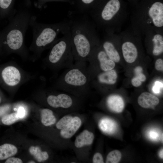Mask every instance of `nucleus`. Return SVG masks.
<instances>
[{
	"label": "nucleus",
	"mask_w": 163,
	"mask_h": 163,
	"mask_svg": "<svg viewBox=\"0 0 163 163\" xmlns=\"http://www.w3.org/2000/svg\"><path fill=\"white\" fill-rule=\"evenodd\" d=\"M162 86V84L159 82L157 81L155 82V84L152 88L153 91L155 93H159L160 91V88Z\"/></svg>",
	"instance_id": "obj_30"
},
{
	"label": "nucleus",
	"mask_w": 163,
	"mask_h": 163,
	"mask_svg": "<svg viewBox=\"0 0 163 163\" xmlns=\"http://www.w3.org/2000/svg\"><path fill=\"white\" fill-rule=\"evenodd\" d=\"M136 74L135 77L140 80L142 82H145L146 79L145 75L142 73V68L140 66L136 67L134 70Z\"/></svg>",
	"instance_id": "obj_26"
},
{
	"label": "nucleus",
	"mask_w": 163,
	"mask_h": 163,
	"mask_svg": "<svg viewBox=\"0 0 163 163\" xmlns=\"http://www.w3.org/2000/svg\"><path fill=\"white\" fill-rule=\"evenodd\" d=\"M137 101L139 104L144 108L153 107L159 103L157 97L148 92L141 94L138 97Z\"/></svg>",
	"instance_id": "obj_14"
},
{
	"label": "nucleus",
	"mask_w": 163,
	"mask_h": 163,
	"mask_svg": "<svg viewBox=\"0 0 163 163\" xmlns=\"http://www.w3.org/2000/svg\"><path fill=\"white\" fill-rule=\"evenodd\" d=\"M145 43L151 47V53L155 56L163 52V32L151 30L146 32L144 36Z\"/></svg>",
	"instance_id": "obj_10"
},
{
	"label": "nucleus",
	"mask_w": 163,
	"mask_h": 163,
	"mask_svg": "<svg viewBox=\"0 0 163 163\" xmlns=\"http://www.w3.org/2000/svg\"><path fill=\"white\" fill-rule=\"evenodd\" d=\"M90 13L96 27L119 33L127 19L128 4L124 0H103Z\"/></svg>",
	"instance_id": "obj_3"
},
{
	"label": "nucleus",
	"mask_w": 163,
	"mask_h": 163,
	"mask_svg": "<svg viewBox=\"0 0 163 163\" xmlns=\"http://www.w3.org/2000/svg\"><path fill=\"white\" fill-rule=\"evenodd\" d=\"M50 0H37V7L39 8H41L43 5L46 2ZM54 1H58L59 0H52Z\"/></svg>",
	"instance_id": "obj_34"
},
{
	"label": "nucleus",
	"mask_w": 163,
	"mask_h": 163,
	"mask_svg": "<svg viewBox=\"0 0 163 163\" xmlns=\"http://www.w3.org/2000/svg\"><path fill=\"white\" fill-rule=\"evenodd\" d=\"M103 0H81V2L86 7L87 6L91 5L92 4H94L95 2H97L98 5Z\"/></svg>",
	"instance_id": "obj_29"
},
{
	"label": "nucleus",
	"mask_w": 163,
	"mask_h": 163,
	"mask_svg": "<svg viewBox=\"0 0 163 163\" xmlns=\"http://www.w3.org/2000/svg\"><path fill=\"white\" fill-rule=\"evenodd\" d=\"M99 127L104 132L109 134H113L117 130V125L114 120L109 118L102 119L99 123Z\"/></svg>",
	"instance_id": "obj_17"
},
{
	"label": "nucleus",
	"mask_w": 163,
	"mask_h": 163,
	"mask_svg": "<svg viewBox=\"0 0 163 163\" xmlns=\"http://www.w3.org/2000/svg\"><path fill=\"white\" fill-rule=\"evenodd\" d=\"M8 109V107H4L0 108V116L3 115Z\"/></svg>",
	"instance_id": "obj_35"
},
{
	"label": "nucleus",
	"mask_w": 163,
	"mask_h": 163,
	"mask_svg": "<svg viewBox=\"0 0 163 163\" xmlns=\"http://www.w3.org/2000/svg\"></svg>",
	"instance_id": "obj_39"
},
{
	"label": "nucleus",
	"mask_w": 163,
	"mask_h": 163,
	"mask_svg": "<svg viewBox=\"0 0 163 163\" xmlns=\"http://www.w3.org/2000/svg\"><path fill=\"white\" fill-rule=\"evenodd\" d=\"M133 7L130 27L134 31L142 37L151 30L163 32V0H140Z\"/></svg>",
	"instance_id": "obj_2"
},
{
	"label": "nucleus",
	"mask_w": 163,
	"mask_h": 163,
	"mask_svg": "<svg viewBox=\"0 0 163 163\" xmlns=\"http://www.w3.org/2000/svg\"><path fill=\"white\" fill-rule=\"evenodd\" d=\"M121 158V154L118 150H114L110 152L107 155L106 159L107 163H117Z\"/></svg>",
	"instance_id": "obj_22"
},
{
	"label": "nucleus",
	"mask_w": 163,
	"mask_h": 163,
	"mask_svg": "<svg viewBox=\"0 0 163 163\" xmlns=\"http://www.w3.org/2000/svg\"><path fill=\"white\" fill-rule=\"evenodd\" d=\"M120 43L119 33H106L102 40L100 45L110 59L115 62H118L121 59L120 55L117 46Z\"/></svg>",
	"instance_id": "obj_9"
},
{
	"label": "nucleus",
	"mask_w": 163,
	"mask_h": 163,
	"mask_svg": "<svg viewBox=\"0 0 163 163\" xmlns=\"http://www.w3.org/2000/svg\"><path fill=\"white\" fill-rule=\"evenodd\" d=\"M71 50L74 61L88 62L92 50L100 43L94 22L83 17L68 21Z\"/></svg>",
	"instance_id": "obj_1"
},
{
	"label": "nucleus",
	"mask_w": 163,
	"mask_h": 163,
	"mask_svg": "<svg viewBox=\"0 0 163 163\" xmlns=\"http://www.w3.org/2000/svg\"><path fill=\"white\" fill-rule=\"evenodd\" d=\"M148 137L153 141H157L160 138L159 131L155 129L149 130L147 134Z\"/></svg>",
	"instance_id": "obj_25"
},
{
	"label": "nucleus",
	"mask_w": 163,
	"mask_h": 163,
	"mask_svg": "<svg viewBox=\"0 0 163 163\" xmlns=\"http://www.w3.org/2000/svg\"><path fill=\"white\" fill-rule=\"evenodd\" d=\"M41 117L42 123L46 126L53 125L56 121L53 111L49 109H44L41 110Z\"/></svg>",
	"instance_id": "obj_20"
},
{
	"label": "nucleus",
	"mask_w": 163,
	"mask_h": 163,
	"mask_svg": "<svg viewBox=\"0 0 163 163\" xmlns=\"http://www.w3.org/2000/svg\"><path fill=\"white\" fill-rule=\"evenodd\" d=\"M20 119L17 113H14L4 116L2 119L3 124L5 125H11Z\"/></svg>",
	"instance_id": "obj_23"
},
{
	"label": "nucleus",
	"mask_w": 163,
	"mask_h": 163,
	"mask_svg": "<svg viewBox=\"0 0 163 163\" xmlns=\"http://www.w3.org/2000/svg\"><path fill=\"white\" fill-rule=\"evenodd\" d=\"M28 8H20L11 18L4 38L8 47L13 51L21 50L24 46L26 32L33 15Z\"/></svg>",
	"instance_id": "obj_6"
},
{
	"label": "nucleus",
	"mask_w": 163,
	"mask_h": 163,
	"mask_svg": "<svg viewBox=\"0 0 163 163\" xmlns=\"http://www.w3.org/2000/svg\"><path fill=\"white\" fill-rule=\"evenodd\" d=\"M107 104L110 109L116 113L121 112L124 108V104L123 98L117 94L109 96L107 98Z\"/></svg>",
	"instance_id": "obj_15"
},
{
	"label": "nucleus",
	"mask_w": 163,
	"mask_h": 163,
	"mask_svg": "<svg viewBox=\"0 0 163 163\" xmlns=\"http://www.w3.org/2000/svg\"><path fill=\"white\" fill-rule=\"evenodd\" d=\"M163 149H162L160 151L159 153V157L163 159Z\"/></svg>",
	"instance_id": "obj_37"
},
{
	"label": "nucleus",
	"mask_w": 163,
	"mask_h": 163,
	"mask_svg": "<svg viewBox=\"0 0 163 163\" xmlns=\"http://www.w3.org/2000/svg\"><path fill=\"white\" fill-rule=\"evenodd\" d=\"M92 161L94 163H104L103 157L101 154L99 152H97L94 154Z\"/></svg>",
	"instance_id": "obj_27"
},
{
	"label": "nucleus",
	"mask_w": 163,
	"mask_h": 163,
	"mask_svg": "<svg viewBox=\"0 0 163 163\" xmlns=\"http://www.w3.org/2000/svg\"><path fill=\"white\" fill-rule=\"evenodd\" d=\"M73 117L70 116H66L61 118L56 123V126L59 129H62L66 127L71 121Z\"/></svg>",
	"instance_id": "obj_24"
},
{
	"label": "nucleus",
	"mask_w": 163,
	"mask_h": 163,
	"mask_svg": "<svg viewBox=\"0 0 163 163\" xmlns=\"http://www.w3.org/2000/svg\"><path fill=\"white\" fill-rule=\"evenodd\" d=\"M28 163H35V162H34V161H30L28 162Z\"/></svg>",
	"instance_id": "obj_38"
},
{
	"label": "nucleus",
	"mask_w": 163,
	"mask_h": 163,
	"mask_svg": "<svg viewBox=\"0 0 163 163\" xmlns=\"http://www.w3.org/2000/svg\"><path fill=\"white\" fill-rule=\"evenodd\" d=\"M18 151L16 147L10 144H5L0 146V160L5 159L16 154Z\"/></svg>",
	"instance_id": "obj_18"
},
{
	"label": "nucleus",
	"mask_w": 163,
	"mask_h": 163,
	"mask_svg": "<svg viewBox=\"0 0 163 163\" xmlns=\"http://www.w3.org/2000/svg\"><path fill=\"white\" fill-rule=\"evenodd\" d=\"M88 62L89 63L88 67L90 72L99 70L101 72L107 71L113 69L115 66V62L109 58L100 43L93 49Z\"/></svg>",
	"instance_id": "obj_8"
},
{
	"label": "nucleus",
	"mask_w": 163,
	"mask_h": 163,
	"mask_svg": "<svg viewBox=\"0 0 163 163\" xmlns=\"http://www.w3.org/2000/svg\"><path fill=\"white\" fill-rule=\"evenodd\" d=\"M29 151L38 162L46 160L49 158L47 152L46 151H42L38 146H31L29 149Z\"/></svg>",
	"instance_id": "obj_21"
},
{
	"label": "nucleus",
	"mask_w": 163,
	"mask_h": 163,
	"mask_svg": "<svg viewBox=\"0 0 163 163\" xmlns=\"http://www.w3.org/2000/svg\"><path fill=\"white\" fill-rule=\"evenodd\" d=\"M37 18L34 15L32 16L29 26L32 31L33 44L38 50L53 46L60 38L59 34H62L69 27L67 21L46 24L38 22Z\"/></svg>",
	"instance_id": "obj_5"
},
{
	"label": "nucleus",
	"mask_w": 163,
	"mask_h": 163,
	"mask_svg": "<svg viewBox=\"0 0 163 163\" xmlns=\"http://www.w3.org/2000/svg\"><path fill=\"white\" fill-rule=\"evenodd\" d=\"M129 4L133 7H134L140 0H127Z\"/></svg>",
	"instance_id": "obj_36"
},
{
	"label": "nucleus",
	"mask_w": 163,
	"mask_h": 163,
	"mask_svg": "<svg viewBox=\"0 0 163 163\" xmlns=\"http://www.w3.org/2000/svg\"><path fill=\"white\" fill-rule=\"evenodd\" d=\"M132 85L135 87L140 86L142 84V82L136 77L135 76L131 80Z\"/></svg>",
	"instance_id": "obj_33"
},
{
	"label": "nucleus",
	"mask_w": 163,
	"mask_h": 163,
	"mask_svg": "<svg viewBox=\"0 0 163 163\" xmlns=\"http://www.w3.org/2000/svg\"><path fill=\"white\" fill-rule=\"evenodd\" d=\"M2 76L5 82L8 85L14 86L19 82L21 78L20 72L16 67L9 66L2 71Z\"/></svg>",
	"instance_id": "obj_12"
},
{
	"label": "nucleus",
	"mask_w": 163,
	"mask_h": 163,
	"mask_svg": "<svg viewBox=\"0 0 163 163\" xmlns=\"http://www.w3.org/2000/svg\"><path fill=\"white\" fill-rule=\"evenodd\" d=\"M82 124V121L79 117H75L70 123L65 128L61 129V136L63 138L68 139L71 138L79 129Z\"/></svg>",
	"instance_id": "obj_13"
},
{
	"label": "nucleus",
	"mask_w": 163,
	"mask_h": 163,
	"mask_svg": "<svg viewBox=\"0 0 163 163\" xmlns=\"http://www.w3.org/2000/svg\"><path fill=\"white\" fill-rule=\"evenodd\" d=\"M5 163H22V160L18 158L15 157H11L8 159Z\"/></svg>",
	"instance_id": "obj_31"
},
{
	"label": "nucleus",
	"mask_w": 163,
	"mask_h": 163,
	"mask_svg": "<svg viewBox=\"0 0 163 163\" xmlns=\"http://www.w3.org/2000/svg\"><path fill=\"white\" fill-rule=\"evenodd\" d=\"M17 114L20 119L23 118L25 116L24 109L22 107H20L18 109Z\"/></svg>",
	"instance_id": "obj_32"
},
{
	"label": "nucleus",
	"mask_w": 163,
	"mask_h": 163,
	"mask_svg": "<svg viewBox=\"0 0 163 163\" xmlns=\"http://www.w3.org/2000/svg\"><path fill=\"white\" fill-rule=\"evenodd\" d=\"M62 35L52 46L47 59L50 64L66 69L73 65L74 61L71 50L69 25Z\"/></svg>",
	"instance_id": "obj_7"
},
{
	"label": "nucleus",
	"mask_w": 163,
	"mask_h": 163,
	"mask_svg": "<svg viewBox=\"0 0 163 163\" xmlns=\"http://www.w3.org/2000/svg\"><path fill=\"white\" fill-rule=\"evenodd\" d=\"M94 137L92 133L87 130H84L76 137L74 142L75 145L77 148H80L85 145H91Z\"/></svg>",
	"instance_id": "obj_16"
},
{
	"label": "nucleus",
	"mask_w": 163,
	"mask_h": 163,
	"mask_svg": "<svg viewBox=\"0 0 163 163\" xmlns=\"http://www.w3.org/2000/svg\"><path fill=\"white\" fill-rule=\"evenodd\" d=\"M14 0H0V10L3 14L9 15L10 19L15 13L14 8Z\"/></svg>",
	"instance_id": "obj_19"
},
{
	"label": "nucleus",
	"mask_w": 163,
	"mask_h": 163,
	"mask_svg": "<svg viewBox=\"0 0 163 163\" xmlns=\"http://www.w3.org/2000/svg\"><path fill=\"white\" fill-rule=\"evenodd\" d=\"M87 62L76 61L73 65L67 68L58 82L59 87L64 92L75 94L89 92L91 77Z\"/></svg>",
	"instance_id": "obj_4"
},
{
	"label": "nucleus",
	"mask_w": 163,
	"mask_h": 163,
	"mask_svg": "<svg viewBox=\"0 0 163 163\" xmlns=\"http://www.w3.org/2000/svg\"><path fill=\"white\" fill-rule=\"evenodd\" d=\"M155 68L158 71H162L163 70V60L161 58H158L155 63Z\"/></svg>",
	"instance_id": "obj_28"
},
{
	"label": "nucleus",
	"mask_w": 163,
	"mask_h": 163,
	"mask_svg": "<svg viewBox=\"0 0 163 163\" xmlns=\"http://www.w3.org/2000/svg\"><path fill=\"white\" fill-rule=\"evenodd\" d=\"M47 102L50 106L54 108L68 109L72 107L73 104L72 97L65 92L56 95H49L47 98Z\"/></svg>",
	"instance_id": "obj_11"
}]
</instances>
